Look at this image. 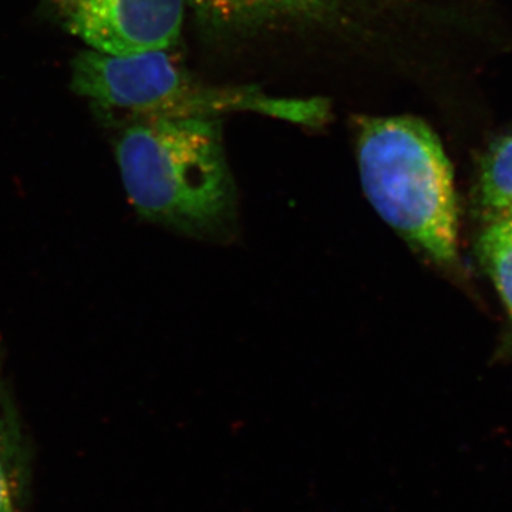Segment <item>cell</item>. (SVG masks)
<instances>
[{"label": "cell", "mask_w": 512, "mask_h": 512, "mask_svg": "<svg viewBox=\"0 0 512 512\" xmlns=\"http://www.w3.org/2000/svg\"><path fill=\"white\" fill-rule=\"evenodd\" d=\"M485 271L512 318V234L501 224H490L478 242Z\"/></svg>", "instance_id": "cell-7"}, {"label": "cell", "mask_w": 512, "mask_h": 512, "mask_svg": "<svg viewBox=\"0 0 512 512\" xmlns=\"http://www.w3.org/2000/svg\"><path fill=\"white\" fill-rule=\"evenodd\" d=\"M205 18L225 25L319 12L335 0H188Z\"/></svg>", "instance_id": "cell-5"}, {"label": "cell", "mask_w": 512, "mask_h": 512, "mask_svg": "<svg viewBox=\"0 0 512 512\" xmlns=\"http://www.w3.org/2000/svg\"><path fill=\"white\" fill-rule=\"evenodd\" d=\"M126 126L116 158L137 214L187 237L227 239L237 202L217 119L158 117Z\"/></svg>", "instance_id": "cell-1"}, {"label": "cell", "mask_w": 512, "mask_h": 512, "mask_svg": "<svg viewBox=\"0 0 512 512\" xmlns=\"http://www.w3.org/2000/svg\"><path fill=\"white\" fill-rule=\"evenodd\" d=\"M20 448L22 441L18 420L13 413L0 433V512H19L16 500V470L22 457Z\"/></svg>", "instance_id": "cell-8"}, {"label": "cell", "mask_w": 512, "mask_h": 512, "mask_svg": "<svg viewBox=\"0 0 512 512\" xmlns=\"http://www.w3.org/2000/svg\"><path fill=\"white\" fill-rule=\"evenodd\" d=\"M357 164L366 198L382 220L437 264H453V168L434 131L414 117H365L359 121Z\"/></svg>", "instance_id": "cell-2"}, {"label": "cell", "mask_w": 512, "mask_h": 512, "mask_svg": "<svg viewBox=\"0 0 512 512\" xmlns=\"http://www.w3.org/2000/svg\"><path fill=\"white\" fill-rule=\"evenodd\" d=\"M480 204L490 224L512 221V134L498 140L484 158Z\"/></svg>", "instance_id": "cell-6"}, {"label": "cell", "mask_w": 512, "mask_h": 512, "mask_svg": "<svg viewBox=\"0 0 512 512\" xmlns=\"http://www.w3.org/2000/svg\"><path fill=\"white\" fill-rule=\"evenodd\" d=\"M3 355L0 350V433H2L3 427H5L6 421L12 416L13 409L12 403H10L8 393H6L5 383H3Z\"/></svg>", "instance_id": "cell-9"}, {"label": "cell", "mask_w": 512, "mask_h": 512, "mask_svg": "<svg viewBox=\"0 0 512 512\" xmlns=\"http://www.w3.org/2000/svg\"><path fill=\"white\" fill-rule=\"evenodd\" d=\"M70 87L77 96L111 119L211 117L217 114H264L301 126L319 127L329 120L323 99H281L254 87H215L194 80L170 49L137 55L82 50L72 62Z\"/></svg>", "instance_id": "cell-3"}, {"label": "cell", "mask_w": 512, "mask_h": 512, "mask_svg": "<svg viewBox=\"0 0 512 512\" xmlns=\"http://www.w3.org/2000/svg\"><path fill=\"white\" fill-rule=\"evenodd\" d=\"M57 22L84 45L110 55L171 49L187 0H43Z\"/></svg>", "instance_id": "cell-4"}, {"label": "cell", "mask_w": 512, "mask_h": 512, "mask_svg": "<svg viewBox=\"0 0 512 512\" xmlns=\"http://www.w3.org/2000/svg\"><path fill=\"white\" fill-rule=\"evenodd\" d=\"M498 224L503 225L505 229H507L508 232H511L512 234V221L510 222H498Z\"/></svg>", "instance_id": "cell-10"}]
</instances>
